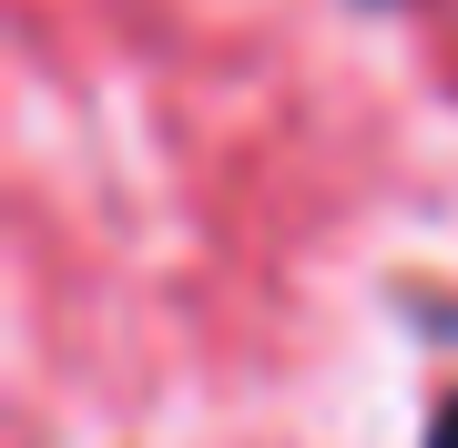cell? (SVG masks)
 Returning a JSON list of instances; mask_svg holds the SVG:
<instances>
[{
    "instance_id": "6da1fadb",
    "label": "cell",
    "mask_w": 458,
    "mask_h": 448,
    "mask_svg": "<svg viewBox=\"0 0 458 448\" xmlns=\"http://www.w3.org/2000/svg\"><path fill=\"white\" fill-rule=\"evenodd\" d=\"M418 448H458V387H448L438 408H428V428H418Z\"/></svg>"
}]
</instances>
